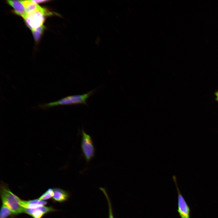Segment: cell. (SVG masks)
<instances>
[{
	"label": "cell",
	"instance_id": "cell-1",
	"mask_svg": "<svg viewBox=\"0 0 218 218\" xmlns=\"http://www.w3.org/2000/svg\"><path fill=\"white\" fill-rule=\"evenodd\" d=\"M0 196L2 203L9 208L14 215L24 213V208L21 205L22 200L14 194L8 185L3 182H1Z\"/></svg>",
	"mask_w": 218,
	"mask_h": 218
},
{
	"label": "cell",
	"instance_id": "cell-2",
	"mask_svg": "<svg viewBox=\"0 0 218 218\" xmlns=\"http://www.w3.org/2000/svg\"><path fill=\"white\" fill-rule=\"evenodd\" d=\"M94 90L86 94L66 97L58 101L44 104H39L38 107L42 110H46L50 107L58 105H66L83 104L87 105V99L94 94Z\"/></svg>",
	"mask_w": 218,
	"mask_h": 218
},
{
	"label": "cell",
	"instance_id": "cell-3",
	"mask_svg": "<svg viewBox=\"0 0 218 218\" xmlns=\"http://www.w3.org/2000/svg\"><path fill=\"white\" fill-rule=\"evenodd\" d=\"M52 15V13L41 7L40 9L28 15L24 19L26 24L31 31L43 25L45 15Z\"/></svg>",
	"mask_w": 218,
	"mask_h": 218
},
{
	"label": "cell",
	"instance_id": "cell-4",
	"mask_svg": "<svg viewBox=\"0 0 218 218\" xmlns=\"http://www.w3.org/2000/svg\"><path fill=\"white\" fill-rule=\"evenodd\" d=\"M82 134L81 149L86 161L88 162L94 157L95 149L91 136L83 130Z\"/></svg>",
	"mask_w": 218,
	"mask_h": 218
},
{
	"label": "cell",
	"instance_id": "cell-5",
	"mask_svg": "<svg viewBox=\"0 0 218 218\" xmlns=\"http://www.w3.org/2000/svg\"><path fill=\"white\" fill-rule=\"evenodd\" d=\"M178 193L177 211L181 218H190V209L176 183Z\"/></svg>",
	"mask_w": 218,
	"mask_h": 218
},
{
	"label": "cell",
	"instance_id": "cell-6",
	"mask_svg": "<svg viewBox=\"0 0 218 218\" xmlns=\"http://www.w3.org/2000/svg\"><path fill=\"white\" fill-rule=\"evenodd\" d=\"M56 210L51 206H43L33 209L24 208V213L33 218H42L46 214Z\"/></svg>",
	"mask_w": 218,
	"mask_h": 218
},
{
	"label": "cell",
	"instance_id": "cell-7",
	"mask_svg": "<svg viewBox=\"0 0 218 218\" xmlns=\"http://www.w3.org/2000/svg\"><path fill=\"white\" fill-rule=\"evenodd\" d=\"M7 3L14 8V12L24 19L27 14L25 6L21 1L8 0Z\"/></svg>",
	"mask_w": 218,
	"mask_h": 218
},
{
	"label": "cell",
	"instance_id": "cell-8",
	"mask_svg": "<svg viewBox=\"0 0 218 218\" xmlns=\"http://www.w3.org/2000/svg\"><path fill=\"white\" fill-rule=\"evenodd\" d=\"M54 195L52 198L53 201L62 203L67 200L69 197L68 193L58 188H53Z\"/></svg>",
	"mask_w": 218,
	"mask_h": 218
},
{
	"label": "cell",
	"instance_id": "cell-9",
	"mask_svg": "<svg viewBox=\"0 0 218 218\" xmlns=\"http://www.w3.org/2000/svg\"><path fill=\"white\" fill-rule=\"evenodd\" d=\"M47 204L46 201L38 198L28 201L22 200L21 205L24 208L33 209L45 206Z\"/></svg>",
	"mask_w": 218,
	"mask_h": 218
},
{
	"label": "cell",
	"instance_id": "cell-10",
	"mask_svg": "<svg viewBox=\"0 0 218 218\" xmlns=\"http://www.w3.org/2000/svg\"><path fill=\"white\" fill-rule=\"evenodd\" d=\"M22 2L25 6L27 15L37 10L41 7L32 0L23 1Z\"/></svg>",
	"mask_w": 218,
	"mask_h": 218
},
{
	"label": "cell",
	"instance_id": "cell-11",
	"mask_svg": "<svg viewBox=\"0 0 218 218\" xmlns=\"http://www.w3.org/2000/svg\"><path fill=\"white\" fill-rule=\"evenodd\" d=\"M13 213L9 208L2 203L0 212V218H8Z\"/></svg>",
	"mask_w": 218,
	"mask_h": 218
},
{
	"label": "cell",
	"instance_id": "cell-12",
	"mask_svg": "<svg viewBox=\"0 0 218 218\" xmlns=\"http://www.w3.org/2000/svg\"><path fill=\"white\" fill-rule=\"evenodd\" d=\"M53 195V189L49 188L43 193L38 199L40 200H45L52 198Z\"/></svg>",
	"mask_w": 218,
	"mask_h": 218
},
{
	"label": "cell",
	"instance_id": "cell-13",
	"mask_svg": "<svg viewBox=\"0 0 218 218\" xmlns=\"http://www.w3.org/2000/svg\"><path fill=\"white\" fill-rule=\"evenodd\" d=\"M44 27L43 25L40 27L32 31L34 38L36 41H38L40 39L43 31Z\"/></svg>",
	"mask_w": 218,
	"mask_h": 218
},
{
	"label": "cell",
	"instance_id": "cell-14",
	"mask_svg": "<svg viewBox=\"0 0 218 218\" xmlns=\"http://www.w3.org/2000/svg\"><path fill=\"white\" fill-rule=\"evenodd\" d=\"M100 189L103 192V193L105 195V197H106V199L107 201V202L108 203V206H109V218H114L112 212V207H111V206L110 201V199L108 197V196L106 192V191L104 188H103L102 187L100 188Z\"/></svg>",
	"mask_w": 218,
	"mask_h": 218
},
{
	"label": "cell",
	"instance_id": "cell-15",
	"mask_svg": "<svg viewBox=\"0 0 218 218\" xmlns=\"http://www.w3.org/2000/svg\"><path fill=\"white\" fill-rule=\"evenodd\" d=\"M32 1L35 2V3H45L46 2H48L49 1L48 0H32Z\"/></svg>",
	"mask_w": 218,
	"mask_h": 218
},
{
	"label": "cell",
	"instance_id": "cell-16",
	"mask_svg": "<svg viewBox=\"0 0 218 218\" xmlns=\"http://www.w3.org/2000/svg\"><path fill=\"white\" fill-rule=\"evenodd\" d=\"M215 95L216 97V100L218 101V91L216 93Z\"/></svg>",
	"mask_w": 218,
	"mask_h": 218
}]
</instances>
